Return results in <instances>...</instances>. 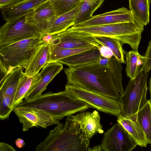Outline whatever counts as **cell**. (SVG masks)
I'll return each instance as SVG.
<instances>
[{
	"label": "cell",
	"instance_id": "1",
	"mask_svg": "<svg viewBox=\"0 0 151 151\" xmlns=\"http://www.w3.org/2000/svg\"><path fill=\"white\" fill-rule=\"evenodd\" d=\"M68 85L77 86L101 93L120 101L106 65L98 62L64 69Z\"/></svg>",
	"mask_w": 151,
	"mask_h": 151
},
{
	"label": "cell",
	"instance_id": "2",
	"mask_svg": "<svg viewBox=\"0 0 151 151\" xmlns=\"http://www.w3.org/2000/svg\"><path fill=\"white\" fill-rule=\"evenodd\" d=\"M89 148L79 124L70 114L67 116L65 124L60 123L50 131L35 151H88Z\"/></svg>",
	"mask_w": 151,
	"mask_h": 151
},
{
	"label": "cell",
	"instance_id": "3",
	"mask_svg": "<svg viewBox=\"0 0 151 151\" xmlns=\"http://www.w3.org/2000/svg\"><path fill=\"white\" fill-rule=\"evenodd\" d=\"M17 106L39 109L62 119L91 108L85 102L68 95L64 91L55 93L49 92L35 99L24 100Z\"/></svg>",
	"mask_w": 151,
	"mask_h": 151
},
{
	"label": "cell",
	"instance_id": "4",
	"mask_svg": "<svg viewBox=\"0 0 151 151\" xmlns=\"http://www.w3.org/2000/svg\"><path fill=\"white\" fill-rule=\"evenodd\" d=\"M144 26L135 18L133 21L84 27H70L67 31L94 36H103L118 39L122 45H129L133 50L138 51Z\"/></svg>",
	"mask_w": 151,
	"mask_h": 151
},
{
	"label": "cell",
	"instance_id": "5",
	"mask_svg": "<svg viewBox=\"0 0 151 151\" xmlns=\"http://www.w3.org/2000/svg\"><path fill=\"white\" fill-rule=\"evenodd\" d=\"M44 41L41 35L0 47V70L3 76L17 68L25 69L38 47Z\"/></svg>",
	"mask_w": 151,
	"mask_h": 151
},
{
	"label": "cell",
	"instance_id": "6",
	"mask_svg": "<svg viewBox=\"0 0 151 151\" xmlns=\"http://www.w3.org/2000/svg\"><path fill=\"white\" fill-rule=\"evenodd\" d=\"M149 72L142 69L135 78L130 79L121 96V115L131 118L147 102V81Z\"/></svg>",
	"mask_w": 151,
	"mask_h": 151
},
{
	"label": "cell",
	"instance_id": "7",
	"mask_svg": "<svg viewBox=\"0 0 151 151\" xmlns=\"http://www.w3.org/2000/svg\"><path fill=\"white\" fill-rule=\"evenodd\" d=\"M64 91L68 95L85 102L91 108L117 117L121 115V103L116 99L75 86L66 84Z\"/></svg>",
	"mask_w": 151,
	"mask_h": 151
},
{
	"label": "cell",
	"instance_id": "8",
	"mask_svg": "<svg viewBox=\"0 0 151 151\" xmlns=\"http://www.w3.org/2000/svg\"><path fill=\"white\" fill-rule=\"evenodd\" d=\"M26 22L25 16L6 22L0 29V47L31 38L41 36Z\"/></svg>",
	"mask_w": 151,
	"mask_h": 151
},
{
	"label": "cell",
	"instance_id": "9",
	"mask_svg": "<svg viewBox=\"0 0 151 151\" xmlns=\"http://www.w3.org/2000/svg\"><path fill=\"white\" fill-rule=\"evenodd\" d=\"M22 124L23 132L34 127L46 128L54 124L58 125L62 119L43 111L27 107H15L13 111Z\"/></svg>",
	"mask_w": 151,
	"mask_h": 151
},
{
	"label": "cell",
	"instance_id": "10",
	"mask_svg": "<svg viewBox=\"0 0 151 151\" xmlns=\"http://www.w3.org/2000/svg\"><path fill=\"white\" fill-rule=\"evenodd\" d=\"M101 145L103 151H131L137 144L127 131L117 122L104 132Z\"/></svg>",
	"mask_w": 151,
	"mask_h": 151
},
{
	"label": "cell",
	"instance_id": "11",
	"mask_svg": "<svg viewBox=\"0 0 151 151\" xmlns=\"http://www.w3.org/2000/svg\"><path fill=\"white\" fill-rule=\"evenodd\" d=\"M57 17L49 0L35 8L25 16L26 22L41 35L47 33Z\"/></svg>",
	"mask_w": 151,
	"mask_h": 151
},
{
	"label": "cell",
	"instance_id": "12",
	"mask_svg": "<svg viewBox=\"0 0 151 151\" xmlns=\"http://www.w3.org/2000/svg\"><path fill=\"white\" fill-rule=\"evenodd\" d=\"M52 45L68 49H77L101 45L94 36L83 33L67 30L53 36L49 42Z\"/></svg>",
	"mask_w": 151,
	"mask_h": 151
},
{
	"label": "cell",
	"instance_id": "13",
	"mask_svg": "<svg viewBox=\"0 0 151 151\" xmlns=\"http://www.w3.org/2000/svg\"><path fill=\"white\" fill-rule=\"evenodd\" d=\"M135 18L129 10L122 7L117 9L98 15L89 19L74 25V27L96 26L133 21Z\"/></svg>",
	"mask_w": 151,
	"mask_h": 151
},
{
	"label": "cell",
	"instance_id": "14",
	"mask_svg": "<svg viewBox=\"0 0 151 151\" xmlns=\"http://www.w3.org/2000/svg\"><path fill=\"white\" fill-rule=\"evenodd\" d=\"M74 120L79 124L84 134L86 142L89 146L91 138L97 133L102 134L104 131L100 122L101 117L98 112L82 111L75 116Z\"/></svg>",
	"mask_w": 151,
	"mask_h": 151
},
{
	"label": "cell",
	"instance_id": "15",
	"mask_svg": "<svg viewBox=\"0 0 151 151\" xmlns=\"http://www.w3.org/2000/svg\"><path fill=\"white\" fill-rule=\"evenodd\" d=\"M63 68L62 63L58 62L47 63L39 73L40 79L28 93L24 100L33 99L42 95L48 84Z\"/></svg>",
	"mask_w": 151,
	"mask_h": 151
},
{
	"label": "cell",
	"instance_id": "16",
	"mask_svg": "<svg viewBox=\"0 0 151 151\" xmlns=\"http://www.w3.org/2000/svg\"><path fill=\"white\" fill-rule=\"evenodd\" d=\"M49 43L44 41L37 47L25 69L24 73L32 76L38 73L50 61V51Z\"/></svg>",
	"mask_w": 151,
	"mask_h": 151
},
{
	"label": "cell",
	"instance_id": "17",
	"mask_svg": "<svg viewBox=\"0 0 151 151\" xmlns=\"http://www.w3.org/2000/svg\"><path fill=\"white\" fill-rule=\"evenodd\" d=\"M48 0H26L15 5L1 9L6 22L13 21L25 16L33 9Z\"/></svg>",
	"mask_w": 151,
	"mask_h": 151
},
{
	"label": "cell",
	"instance_id": "18",
	"mask_svg": "<svg viewBox=\"0 0 151 151\" xmlns=\"http://www.w3.org/2000/svg\"><path fill=\"white\" fill-rule=\"evenodd\" d=\"M102 57L98 47H94L91 49L61 59L58 62L69 67H74L98 62Z\"/></svg>",
	"mask_w": 151,
	"mask_h": 151
},
{
	"label": "cell",
	"instance_id": "19",
	"mask_svg": "<svg viewBox=\"0 0 151 151\" xmlns=\"http://www.w3.org/2000/svg\"><path fill=\"white\" fill-rule=\"evenodd\" d=\"M117 117V122L123 127L137 145L142 147H146L148 144L143 132L134 116L129 118L120 115Z\"/></svg>",
	"mask_w": 151,
	"mask_h": 151
},
{
	"label": "cell",
	"instance_id": "20",
	"mask_svg": "<svg viewBox=\"0 0 151 151\" xmlns=\"http://www.w3.org/2000/svg\"><path fill=\"white\" fill-rule=\"evenodd\" d=\"M23 69L21 67L17 68L3 77L0 81V94L14 98L24 72Z\"/></svg>",
	"mask_w": 151,
	"mask_h": 151
},
{
	"label": "cell",
	"instance_id": "21",
	"mask_svg": "<svg viewBox=\"0 0 151 151\" xmlns=\"http://www.w3.org/2000/svg\"><path fill=\"white\" fill-rule=\"evenodd\" d=\"M40 79L39 73L29 76L23 73L14 98L13 105L14 108L23 102V99H25L28 93Z\"/></svg>",
	"mask_w": 151,
	"mask_h": 151
},
{
	"label": "cell",
	"instance_id": "22",
	"mask_svg": "<svg viewBox=\"0 0 151 151\" xmlns=\"http://www.w3.org/2000/svg\"><path fill=\"white\" fill-rule=\"evenodd\" d=\"M81 3L71 11L57 17L46 34L55 35L66 31L74 25Z\"/></svg>",
	"mask_w": 151,
	"mask_h": 151
},
{
	"label": "cell",
	"instance_id": "23",
	"mask_svg": "<svg viewBox=\"0 0 151 151\" xmlns=\"http://www.w3.org/2000/svg\"><path fill=\"white\" fill-rule=\"evenodd\" d=\"M129 11L134 17L144 26L149 23L150 0H129Z\"/></svg>",
	"mask_w": 151,
	"mask_h": 151
},
{
	"label": "cell",
	"instance_id": "24",
	"mask_svg": "<svg viewBox=\"0 0 151 151\" xmlns=\"http://www.w3.org/2000/svg\"><path fill=\"white\" fill-rule=\"evenodd\" d=\"M133 116L143 132L147 143L151 145V100H148Z\"/></svg>",
	"mask_w": 151,
	"mask_h": 151
},
{
	"label": "cell",
	"instance_id": "25",
	"mask_svg": "<svg viewBox=\"0 0 151 151\" xmlns=\"http://www.w3.org/2000/svg\"><path fill=\"white\" fill-rule=\"evenodd\" d=\"M126 71L127 76L130 79L136 77L142 69L145 62L144 56L140 55L138 51H130L126 52Z\"/></svg>",
	"mask_w": 151,
	"mask_h": 151
},
{
	"label": "cell",
	"instance_id": "26",
	"mask_svg": "<svg viewBox=\"0 0 151 151\" xmlns=\"http://www.w3.org/2000/svg\"><path fill=\"white\" fill-rule=\"evenodd\" d=\"M97 42L100 45L106 46L113 52L114 56L121 63H126L124 58L126 52L122 48V45L117 38L103 36H94Z\"/></svg>",
	"mask_w": 151,
	"mask_h": 151
},
{
	"label": "cell",
	"instance_id": "27",
	"mask_svg": "<svg viewBox=\"0 0 151 151\" xmlns=\"http://www.w3.org/2000/svg\"><path fill=\"white\" fill-rule=\"evenodd\" d=\"M121 63L113 56L109 59L107 66L113 83L118 92L121 96L124 93V91L122 85V68Z\"/></svg>",
	"mask_w": 151,
	"mask_h": 151
},
{
	"label": "cell",
	"instance_id": "28",
	"mask_svg": "<svg viewBox=\"0 0 151 151\" xmlns=\"http://www.w3.org/2000/svg\"><path fill=\"white\" fill-rule=\"evenodd\" d=\"M50 62H58L63 58L96 47L90 46L77 49H68L55 46L50 44Z\"/></svg>",
	"mask_w": 151,
	"mask_h": 151
},
{
	"label": "cell",
	"instance_id": "29",
	"mask_svg": "<svg viewBox=\"0 0 151 151\" xmlns=\"http://www.w3.org/2000/svg\"><path fill=\"white\" fill-rule=\"evenodd\" d=\"M57 17L71 11L83 1L82 0H49Z\"/></svg>",
	"mask_w": 151,
	"mask_h": 151
},
{
	"label": "cell",
	"instance_id": "30",
	"mask_svg": "<svg viewBox=\"0 0 151 151\" xmlns=\"http://www.w3.org/2000/svg\"><path fill=\"white\" fill-rule=\"evenodd\" d=\"M100 7L99 5L96 4L82 1L74 21V25L90 19L92 17L93 13Z\"/></svg>",
	"mask_w": 151,
	"mask_h": 151
},
{
	"label": "cell",
	"instance_id": "31",
	"mask_svg": "<svg viewBox=\"0 0 151 151\" xmlns=\"http://www.w3.org/2000/svg\"><path fill=\"white\" fill-rule=\"evenodd\" d=\"M14 98L10 96L0 94V119L2 120L9 118L14 107Z\"/></svg>",
	"mask_w": 151,
	"mask_h": 151
},
{
	"label": "cell",
	"instance_id": "32",
	"mask_svg": "<svg viewBox=\"0 0 151 151\" xmlns=\"http://www.w3.org/2000/svg\"><path fill=\"white\" fill-rule=\"evenodd\" d=\"M144 57L145 62L142 69L149 72L151 70V40L149 42Z\"/></svg>",
	"mask_w": 151,
	"mask_h": 151
},
{
	"label": "cell",
	"instance_id": "33",
	"mask_svg": "<svg viewBox=\"0 0 151 151\" xmlns=\"http://www.w3.org/2000/svg\"><path fill=\"white\" fill-rule=\"evenodd\" d=\"M26 0H0L1 9L15 5Z\"/></svg>",
	"mask_w": 151,
	"mask_h": 151
},
{
	"label": "cell",
	"instance_id": "34",
	"mask_svg": "<svg viewBox=\"0 0 151 151\" xmlns=\"http://www.w3.org/2000/svg\"><path fill=\"white\" fill-rule=\"evenodd\" d=\"M100 54L103 57L111 58L114 56L112 50L108 47L101 45L98 47Z\"/></svg>",
	"mask_w": 151,
	"mask_h": 151
},
{
	"label": "cell",
	"instance_id": "35",
	"mask_svg": "<svg viewBox=\"0 0 151 151\" xmlns=\"http://www.w3.org/2000/svg\"><path fill=\"white\" fill-rule=\"evenodd\" d=\"M0 151H16V150L13 147L6 143L0 142Z\"/></svg>",
	"mask_w": 151,
	"mask_h": 151
},
{
	"label": "cell",
	"instance_id": "36",
	"mask_svg": "<svg viewBox=\"0 0 151 151\" xmlns=\"http://www.w3.org/2000/svg\"><path fill=\"white\" fill-rule=\"evenodd\" d=\"M15 143L16 146L19 148L24 147L25 145L24 140L19 138H17L16 140Z\"/></svg>",
	"mask_w": 151,
	"mask_h": 151
},
{
	"label": "cell",
	"instance_id": "37",
	"mask_svg": "<svg viewBox=\"0 0 151 151\" xmlns=\"http://www.w3.org/2000/svg\"><path fill=\"white\" fill-rule=\"evenodd\" d=\"M105 0H83V1H86L101 6Z\"/></svg>",
	"mask_w": 151,
	"mask_h": 151
},
{
	"label": "cell",
	"instance_id": "38",
	"mask_svg": "<svg viewBox=\"0 0 151 151\" xmlns=\"http://www.w3.org/2000/svg\"><path fill=\"white\" fill-rule=\"evenodd\" d=\"M109 60V58L102 57L98 61L99 64L102 65H106Z\"/></svg>",
	"mask_w": 151,
	"mask_h": 151
},
{
	"label": "cell",
	"instance_id": "39",
	"mask_svg": "<svg viewBox=\"0 0 151 151\" xmlns=\"http://www.w3.org/2000/svg\"><path fill=\"white\" fill-rule=\"evenodd\" d=\"M101 151L100 145H97L94 146L93 148H90V147L88 151Z\"/></svg>",
	"mask_w": 151,
	"mask_h": 151
},
{
	"label": "cell",
	"instance_id": "40",
	"mask_svg": "<svg viewBox=\"0 0 151 151\" xmlns=\"http://www.w3.org/2000/svg\"><path fill=\"white\" fill-rule=\"evenodd\" d=\"M149 89L150 90V99L151 100V77L150 78L149 81Z\"/></svg>",
	"mask_w": 151,
	"mask_h": 151
},
{
	"label": "cell",
	"instance_id": "41",
	"mask_svg": "<svg viewBox=\"0 0 151 151\" xmlns=\"http://www.w3.org/2000/svg\"><path fill=\"white\" fill-rule=\"evenodd\" d=\"M82 0V1H83V0Z\"/></svg>",
	"mask_w": 151,
	"mask_h": 151
}]
</instances>
